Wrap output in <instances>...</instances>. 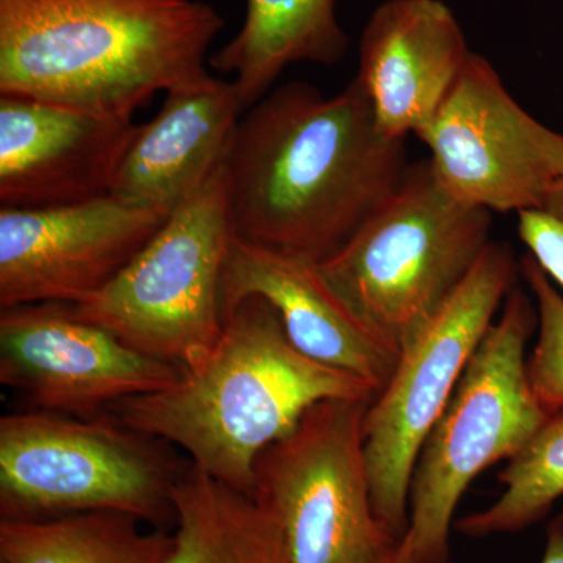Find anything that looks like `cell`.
<instances>
[{
    "label": "cell",
    "instance_id": "6",
    "mask_svg": "<svg viewBox=\"0 0 563 563\" xmlns=\"http://www.w3.org/2000/svg\"><path fill=\"white\" fill-rule=\"evenodd\" d=\"M157 439L121 421L33 410L0 420V515L43 520L122 512L161 526L181 476Z\"/></svg>",
    "mask_w": 563,
    "mask_h": 563
},
{
    "label": "cell",
    "instance_id": "14",
    "mask_svg": "<svg viewBox=\"0 0 563 563\" xmlns=\"http://www.w3.org/2000/svg\"><path fill=\"white\" fill-rule=\"evenodd\" d=\"M252 296L272 303L288 339L307 357L354 374L377 393L391 379L401 347L344 306L318 263L233 236L221 279L222 318Z\"/></svg>",
    "mask_w": 563,
    "mask_h": 563
},
{
    "label": "cell",
    "instance_id": "1",
    "mask_svg": "<svg viewBox=\"0 0 563 563\" xmlns=\"http://www.w3.org/2000/svg\"><path fill=\"white\" fill-rule=\"evenodd\" d=\"M406 140L377 128L357 80L339 95L291 81L240 118L228 157L233 236L314 263L332 257L399 190Z\"/></svg>",
    "mask_w": 563,
    "mask_h": 563
},
{
    "label": "cell",
    "instance_id": "20",
    "mask_svg": "<svg viewBox=\"0 0 563 563\" xmlns=\"http://www.w3.org/2000/svg\"><path fill=\"white\" fill-rule=\"evenodd\" d=\"M503 495L487 509L465 515L455 531L472 539L517 533L540 523L563 496V407L544 418L498 474Z\"/></svg>",
    "mask_w": 563,
    "mask_h": 563
},
{
    "label": "cell",
    "instance_id": "4",
    "mask_svg": "<svg viewBox=\"0 0 563 563\" xmlns=\"http://www.w3.org/2000/svg\"><path fill=\"white\" fill-rule=\"evenodd\" d=\"M492 211L454 199L429 161L318 268L358 320L402 347L461 287L490 244Z\"/></svg>",
    "mask_w": 563,
    "mask_h": 563
},
{
    "label": "cell",
    "instance_id": "26",
    "mask_svg": "<svg viewBox=\"0 0 563 563\" xmlns=\"http://www.w3.org/2000/svg\"><path fill=\"white\" fill-rule=\"evenodd\" d=\"M0 563H2V562H0Z\"/></svg>",
    "mask_w": 563,
    "mask_h": 563
},
{
    "label": "cell",
    "instance_id": "5",
    "mask_svg": "<svg viewBox=\"0 0 563 563\" xmlns=\"http://www.w3.org/2000/svg\"><path fill=\"white\" fill-rule=\"evenodd\" d=\"M536 328L539 313L515 285L426 437L409 496L418 563H451V529L462 496L485 470L514 457L550 415L533 395L526 366Z\"/></svg>",
    "mask_w": 563,
    "mask_h": 563
},
{
    "label": "cell",
    "instance_id": "2",
    "mask_svg": "<svg viewBox=\"0 0 563 563\" xmlns=\"http://www.w3.org/2000/svg\"><path fill=\"white\" fill-rule=\"evenodd\" d=\"M222 29L202 0H0V96L133 118L209 79Z\"/></svg>",
    "mask_w": 563,
    "mask_h": 563
},
{
    "label": "cell",
    "instance_id": "8",
    "mask_svg": "<svg viewBox=\"0 0 563 563\" xmlns=\"http://www.w3.org/2000/svg\"><path fill=\"white\" fill-rule=\"evenodd\" d=\"M518 273L520 263L509 244H488L461 287L404 344L391 379L366 410L363 450L374 512L398 542L409 532L410 484L422 443L517 285Z\"/></svg>",
    "mask_w": 563,
    "mask_h": 563
},
{
    "label": "cell",
    "instance_id": "25",
    "mask_svg": "<svg viewBox=\"0 0 563 563\" xmlns=\"http://www.w3.org/2000/svg\"><path fill=\"white\" fill-rule=\"evenodd\" d=\"M544 210L550 211V213L555 214L559 220L563 221V184L553 192Z\"/></svg>",
    "mask_w": 563,
    "mask_h": 563
},
{
    "label": "cell",
    "instance_id": "9",
    "mask_svg": "<svg viewBox=\"0 0 563 563\" xmlns=\"http://www.w3.org/2000/svg\"><path fill=\"white\" fill-rule=\"evenodd\" d=\"M372 402L314 404L255 461L254 496L279 520L290 563H380L401 542L374 512L363 450Z\"/></svg>",
    "mask_w": 563,
    "mask_h": 563
},
{
    "label": "cell",
    "instance_id": "7",
    "mask_svg": "<svg viewBox=\"0 0 563 563\" xmlns=\"http://www.w3.org/2000/svg\"><path fill=\"white\" fill-rule=\"evenodd\" d=\"M232 240L224 161L103 290L70 310L133 350L190 368L224 328L221 279Z\"/></svg>",
    "mask_w": 563,
    "mask_h": 563
},
{
    "label": "cell",
    "instance_id": "10",
    "mask_svg": "<svg viewBox=\"0 0 563 563\" xmlns=\"http://www.w3.org/2000/svg\"><path fill=\"white\" fill-rule=\"evenodd\" d=\"M418 139L439 184L476 209H544L563 184L562 133L532 118L474 52Z\"/></svg>",
    "mask_w": 563,
    "mask_h": 563
},
{
    "label": "cell",
    "instance_id": "11",
    "mask_svg": "<svg viewBox=\"0 0 563 563\" xmlns=\"http://www.w3.org/2000/svg\"><path fill=\"white\" fill-rule=\"evenodd\" d=\"M181 374V366L80 320L69 303H27L0 313V383L38 410L90 418L124 399L166 390Z\"/></svg>",
    "mask_w": 563,
    "mask_h": 563
},
{
    "label": "cell",
    "instance_id": "19",
    "mask_svg": "<svg viewBox=\"0 0 563 563\" xmlns=\"http://www.w3.org/2000/svg\"><path fill=\"white\" fill-rule=\"evenodd\" d=\"M122 512L0 521L2 563H163L173 536Z\"/></svg>",
    "mask_w": 563,
    "mask_h": 563
},
{
    "label": "cell",
    "instance_id": "15",
    "mask_svg": "<svg viewBox=\"0 0 563 563\" xmlns=\"http://www.w3.org/2000/svg\"><path fill=\"white\" fill-rule=\"evenodd\" d=\"M472 51L443 0H387L362 33L355 80L390 139L420 135L457 84Z\"/></svg>",
    "mask_w": 563,
    "mask_h": 563
},
{
    "label": "cell",
    "instance_id": "24",
    "mask_svg": "<svg viewBox=\"0 0 563 563\" xmlns=\"http://www.w3.org/2000/svg\"><path fill=\"white\" fill-rule=\"evenodd\" d=\"M380 563H418L417 555H415L413 540L409 532Z\"/></svg>",
    "mask_w": 563,
    "mask_h": 563
},
{
    "label": "cell",
    "instance_id": "18",
    "mask_svg": "<svg viewBox=\"0 0 563 563\" xmlns=\"http://www.w3.org/2000/svg\"><path fill=\"white\" fill-rule=\"evenodd\" d=\"M173 548L163 563H290L273 510L191 465L172 492Z\"/></svg>",
    "mask_w": 563,
    "mask_h": 563
},
{
    "label": "cell",
    "instance_id": "22",
    "mask_svg": "<svg viewBox=\"0 0 563 563\" xmlns=\"http://www.w3.org/2000/svg\"><path fill=\"white\" fill-rule=\"evenodd\" d=\"M518 235L543 273L563 290V221L544 209L518 211Z\"/></svg>",
    "mask_w": 563,
    "mask_h": 563
},
{
    "label": "cell",
    "instance_id": "16",
    "mask_svg": "<svg viewBox=\"0 0 563 563\" xmlns=\"http://www.w3.org/2000/svg\"><path fill=\"white\" fill-rule=\"evenodd\" d=\"M244 109L235 84L210 76L166 92L129 147L110 196L169 217L224 163Z\"/></svg>",
    "mask_w": 563,
    "mask_h": 563
},
{
    "label": "cell",
    "instance_id": "23",
    "mask_svg": "<svg viewBox=\"0 0 563 563\" xmlns=\"http://www.w3.org/2000/svg\"><path fill=\"white\" fill-rule=\"evenodd\" d=\"M542 563H563V514L555 515L547 526Z\"/></svg>",
    "mask_w": 563,
    "mask_h": 563
},
{
    "label": "cell",
    "instance_id": "17",
    "mask_svg": "<svg viewBox=\"0 0 563 563\" xmlns=\"http://www.w3.org/2000/svg\"><path fill=\"white\" fill-rule=\"evenodd\" d=\"M350 49L336 18V0H246L242 29L210 66L232 74L244 111L273 90L295 63L331 66Z\"/></svg>",
    "mask_w": 563,
    "mask_h": 563
},
{
    "label": "cell",
    "instance_id": "21",
    "mask_svg": "<svg viewBox=\"0 0 563 563\" xmlns=\"http://www.w3.org/2000/svg\"><path fill=\"white\" fill-rule=\"evenodd\" d=\"M520 274L536 296L539 313V339L526 362L529 383L551 413L563 407V296L531 254L521 257Z\"/></svg>",
    "mask_w": 563,
    "mask_h": 563
},
{
    "label": "cell",
    "instance_id": "12",
    "mask_svg": "<svg viewBox=\"0 0 563 563\" xmlns=\"http://www.w3.org/2000/svg\"><path fill=\"white\" fill-rule=\"evenodd\" d=\"M168 218L113 196L49 209H0V309L88 301Z\"/></svg>",
    "mask_w": 563,
    "mask_h": 563
},
{
    "label": "cell",
    "instance_id": "13",
    "mask_svg": "<svg viewBox=\"0 0 563 563\" xmlns=\"http://www.w3.org/2000/svg\"><path fill=\"white\" fill-rule=\"evenodd\" d=\"M140 125L133 118L0 96V209L110 196Z\"/></svg>",
    "mask_w": 563,
    "mask_h": 563
},
{
    "label": "cell",
    "instance_id": "3",
    "mask_svg": "<svg viewBox=\"0 0 563 563\" xmlns=\"http://www.w3.org/2000/svg\"><path fill=\"white\" fill-rule=\"evenodd\" d=\"M361 377L322 365L288 339L272 303L244 299L224 320L209 354L166 390L110 407L133 431L179 446L192 465L254 496V465L314 404L374 401Z\"/></svg>",
    "mask_w": 563,
    "mask_h": 563
}]
</instances>
